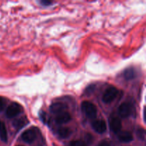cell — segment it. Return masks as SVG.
<instances>
[{
    "instance_id": "cell-6",
    "label": "cell",
    "mask_w": 146,
    "mask_h": 146,
    "mask_svg": "<svg viewBox=\"0 0 146 146\" xmlns=\"http://www.w3.org/2000/svg\"><path fill=\"white\" fill-rule=\"evenodd\" d=\"M67 108H68V106H66V104H64V103H54V104H51L49 109L52 113L58 114L65 112Z\"/></svg>"
},
{
    "instance_id": "cell-13",
    "label": "cell",
    "mask_w": 146,
    "mask_h": 146,
    "mask_svg": "<svg viewBox=\"0 0 146 146\" xmlns=\"http://www.w3.org/2000/svg\"><path fill=\"white\" fill-rule=\"evenodd\" d=\"M0 138L4 143H7L8 141V135L5 124L1 121H0Z\"/></svg>"
},
{
    "instance_id": "cell-12",
    "label": "cell",
    "mask_w": 146,
    "mask_h": 146,
    "mask_svg": "<svg viewBox=\"0 0 146 146\" xmlns=\"http://www.w3.org/2000/svg\"><path fill=\"white\" fill-rule=\"evenodd\" d=\"M57 133L60 138L65 139V138H68V137L71 136V135L72 134V131L67 127H61L58 129Z\"/></svg>"
},
{
    "instance_id": "cell-7",
    "label": "cell",
    "mask_w": 146,
    "mask_h": 146,
    "mask_svg": "<svg viewBox=\"0 0 146 146\" xmlns=\"http://www.w3.org/2000/svg\"><path fill=\"white\" fill-rule=\"evenodd\" d=\"M92 128L98 133H104L106 131V123L103 120L95 121L91 124Z\"/></svg>"
},
{
    "instance_id": "cell-11",
    "label": "cell",
    "mask_w": 146,
    "mask_h": 146,
    "mask_svg": "<svg viewBox=\"0 0 146 146\" xmlns=\"http://www.w3.org/2000/svg\"><path fill=\"white\" fill-rule=\"evenodd\" d=\"M29 123V120L27 119V117L24 116L21 117V118H18V119L14 120L12 122L13 126L15 128H17V130H20L22 128H24L25 125H27V124Z\"/></svg>"
},
{
    "instance_id": "cell-14",
    "label": "cell",
    "mask_w": 146,
    "mask_h": 146,
    "mask_svg": "<svg viewBox=\"0 0 146 146\" xmlns=\"http://www.w3.org/2000/svg\"><path fill=\"white\" fill-rule=\"evenodd\" d=\"M123 76L124 78H125V79L128 80V81L133 79L135 76V70L132 68H127V69L123 72Z\"/></svg>"
},
{
    "instance_id": "cell-9",
    "label": "cell",
    "mask_w": 146,
    "mask_h": 146,
    "mask_svg": "<svg viewBox=\"0 0 146 146\" xmlns=\"http://www.w3.org/2000/svg\"><path fill=\"white\" fill-rule=\"evenodd\" d=\"M71 115L68 112H66V111L57 114L56 117L55 118L56 123L57 124H58V125H62V124L67 123L69 121H71Z\"/></svg>"
},
{
    "instance_id": "cell-19",
    "label": "cell",
    "mask_w": 146,
    "mask_h": 146,
    "mask_svg": "<svg viewBox=\"0 0 146 146\" xmlns=\"http://www.w3.org/2000/svg\"><path fill=\"white\" fill-rule=\"evenodd\" d=\"M98 146H111V144L107 141H102L98 144Z\"/></svg>"
},
{
    "instance_id": "cell-5",
    "label": "cell",
    "mask_w": 146,
    "mask_h": 146,
    "mask_svg": "<svg viewBox=\"0 0 146 146\" xmlns=\"http://www.w3.org/2000/svg\"><path fill=\"white\" fill-rule=\"evenodd\" d=\"M109 127L111 131L114 133H118L121 132L122 128V123L121 120L118 118H112L109 121Z\"/></svg>"
},
{
    "instance_id": "cell-4",
    "label": "cell",
    "mask_w": 146,
    "mask_h": 146,
    "mask_svg": "<svg viewBox=\"0 0 146 146\" xmlns=\"http://www.w3.org/2000/svg\"><path fill=\"white\" fill-rule=\"evenodd\" d=\"M37 137V130L34 128L27 129L21 134V139L27 143H31Z\"/></svg>"
},
{
    "instance_id": "cell-10",
    "label": "cell",
    "mask_w": 146,
    "mask_h": 146,
    "mask_svg": "<svg viewBox=\"0 0 146 146\" xmlns=\"http://www.w3.org/2000/svg\"><path fill=\"white\" fill-rule=\"evenodd\" d=\"M118 140L122 143H130L133 141V136L129 131H121L118 133Z\"/></svg>"
},
{
    "instance_id": "cell-1",
    "label": "cell",
    "mask_w": 146,
    "mask_h": 146,
    "mask_svg": "<svg viewBox=\"0 0 146 146\" xmlns=\"http://www.w3.org/2000/svg\"><path fill=\"white\" fill-rule=\"evenodd\" d=\"M81 109L85 115L91 119L96 118L97 115V108L94 104L89 101H84L81 104Z\"/></svg>"
},
{
    "instance_id": "cell-16",
    "label": "cell",
    "mask_w": 146,
    "mask_h": 146,
    "mask_svg": "<svg viewBox=\"0 0 146 146\" xmlns=\"http://www.w3.org/2000/svg\"><path fill=\"white\" fill-rule=\"evenodd\" d=\"M70 146H86V144L83 141H73L70 143Z\"/></svg>"
},
{
    "instance_id": "cell-15",
    "label": "cell",
    "mask_w": 146,
    "mask_h": 146,
    "mask_svg": "<svg viewBox=\"0 0 146 146\" xmlns=\"http://www.w3.org/2000/svg\"><path fill=\"white\" fill-rule=\"evenodd\" d=\"M137 135H138V138H140L141 140L144 141L145 140V130L143 129V128H140L137 131Z\"/></svg>"
},
{
    "instance_id": "cell-18",
    "label": "cell",
    "mask_w": 146,
    "mask_h": 146,
    "mask_svg": "<svg viewBox=\"0 0 146 146\" xmlns=\"http://www.w3.org/2000/svg\"><path fill=\"white\" fill-rule=\"evenodd\" d=\"M39 116L40 118L41 119V121L44 123H46V121H47V115L45 112L44 111H41L39 113Z\"/></svg>"
},
{
    "instance_id": "cell-17",
    "label": "cell",
    "mask_w": 146,
    "mask_h": 146,
    "mask_svg": "<svg viewBox=\"0 0 146 146\" xmlns=\"http://www.w3.org/2000/svg\"><path fill=\"white\" fill-rule=\"evenodd\" d=\"M6 106V101L4 98L0 96V112L4 111Z\"/></svg>"
},
{
    "instance_id": "cell-20",
    "label": "cell",
    "mask_w": 146,
    "mask_h": 146,
    "mask_svg": "<svg viewBox=\"0 0 146 146\" xmlns=\"http://www.w3.org/2000/svg\"><path fill=\"white\" fill-rule=\"evenodd\" d=\"M40 3H41V4H42V5H44V6H48V5H50V4H52V2H51V1H46V0H44V1H40Z\"/></svg>"
},
{
    "instance_id": "cell-2",
    "label": "cell",
    "mask_w": 146,
    "mask_h": 146,
    "mask_svg": "<svg viewBox=\"0 0 146 146\" xmlns=\"http://www.w3.org/2000/svg\"><path fill=\"white\" fill-rule=\"evenodd\" d=\"M118 94V91L115 87L111 86L106 90L105 93L103 95L102 100L106 104H109L112 102L114 99L117 97Z\"/></svg>"
},
{
    "instance_id": "cell-3",
    "label": "cell",
    "mask_w": 146,
    "mask_h": 146,
    "mask_svg": "<svg viewBox=\"0 0 146 146\" xmlns=\"http://www.w3.org/2000/svg\"><path fill=\"white\" fill-rule=\"evenodd\" d=\"M21 112H22V108L17 103H11L8 108L6 110V115L7 118H12L18 115Z\"/></svg>"
},
{
    "instance_id": "cell-21",
    "label": "cell",
    "mask_w": 146,
    "mask_h": 146,
    "mask_svg": "<svg viewBox=\"0 0 146 146\" xmlns=\"http://www.w3.org/2000/svg\"><path fill=\"white\" fill-rule=\"evenodd\" d=\"M17 146H21V145H17Z\"/></svg>"
},
{
    "instance_id": "cell-8",
    "label": "cell",
    "mask_w": 146,
    "mask_h": 146,
    "mask_svg": "<svg viewBox=\"0 0 146 146\" xmlns=\"http://www.w3.org/2000/svg\"><path fill=\"white\" fill-rule=\"evenodd\" d=\"M118 114L123 118H126L131 114V106L127 103L122 104L118 108Z\"/></svg>"
}]
</instances>
